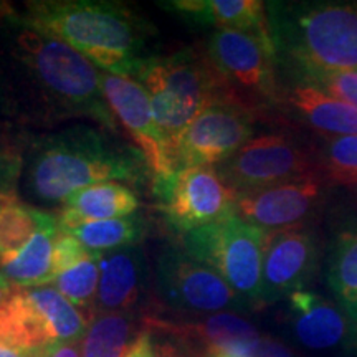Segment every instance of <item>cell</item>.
<instances>
[{"label": "cell", "mask_w": 357, "mask_h": 357, "mask_svg": "<svg viewBox=\"0 0 357 357\" xmlns=\"http://www.w3.org/2000/svg\"><path fill=\"white\" fill-rule=\"evenodd\" d=\"M109 134L75 124L37 137L24 158L25 194L40 204H61L75 192L105 182L144 185L153 178L144 155Z\"/></svg>", "instance_id": "1"}, {"label": "cell", "mask_w": 357, "mask_h": 357, "mask_svg": "<svg viewBox=\"0 0 357 357\" xmlns=\"http://www.w3.org/2000/svg\"><path fill=\"white\" fill-rule=\"evenodd\" d=\"M10 22L63 40L96 68L124 78L149 56L147 43L155 35L132 8L105 0H35Z\"/></svg>", "instance_id": "2"}, {"label": "cell", "mask_w": 357, "mask_h": 357, "mask_svg": "<svg viewBox=\"0 0 357 357\" xmlns=\"http://www.w3.org/2000/svg\"><path fill=\"white\" fill-rule=\"evenodd\" d=\"M276 70L289 83L357 70V2H266Z\"/></svg>", "instance_id": "3"}, {"label": "cell", "mask_w": 357, "mask_h": 357, "mask_svg": "<svg viewBox=\"0 0 357 357\" xmlns=\"http://www.w3.org/2000/svg\"><path fill=\"white\" fill-rule=\"evenodd\" d=\"M17 26L13 56L24 65L35 86L56 109L83 116L111 134L119 123L101 86V71L63 40Z\"/></svg>", "instance_id": "4"}, {"label": "cell", "mask_w": 357, "mask_h": 357, "mask_svg": "<svg viewBox=\"0 0 357 357\" xmlns=\"http://www.w3.org/2000/svg\"><path fill=\"white\" fill-rule=\"evenodd\" d=\"M131 79L149 95L169 146L207 108L235 102L207 55L190 48L166 56L149 55L136 66Z\"/></svg>", "instance_id": "5"}, {"label": "cell", "mask_w": 357, "mask_h": 357, "mask_svg": "<svg viewBox=\"0 0 357 357\" xmlns=\"http://www.w3.org/2000/svg\"><path fill=\"white\" fill-rule=\"evenodd\" d=\"M265 231L236 213L190 230L181 236L182 248L215 270L250 306L261 307V271Z\"/></svg>", "instance_id": "6"}, {"label": "cell", "mask_w": 357, "mask_h": 357, "mask_svg": "<svg viewBox=\"0 0 357 357\" xmlns=\"http://www.w3.org/2000/svg\"><path fill=\"white\" fill-rule=\"evenodd\" d=\"M205 55L236 105L255 113L278 102L280 82L271 40L238 30H215Z\"/></svg>", "instance_id": "7"}, {"label": "cell", "mask_w": 357, "mask_h": 357, "mask_svg": "<svg viewBox=\"0 0 357 357\" xmlns=\"http://www.w3.org/2000/svg\"><path fill=\"white\" fill-rule=\"evenodd\" d=\"M154 287L166 306L189 314L253 310L215 270L195 260L182 245H166L154 263Z\"/></svg>", "instance_id": "8"}, {"label": "cell", "mask_w": 357, "mask_h": 357, "mask_svg": "<svg viewBox=\"0 0 357 357\" xmlns=\"http://www.w3.org/2000/svg\"><path fill=\"white\" fill-rule=\"evenodd\" d=\"M215 169L235 195L289 181L323 177L318 158L296 139L276 132L252 137Z\"/></svg>", "instance_id": "9"}, {"label": "cell", "mask_w": 357, "mask_h": 357, "mask_svg": "<svg viewBox=\"0 0 357 357\" xmlns=\"http://www.w3.org/2000/svg\"><path fill=\"white\" fill-rule=\"evenodd\" d=\"M158 207L178 235L235 213V194L215 167H187L153 178Z\"/></svg>", "instance_id": "10"}, {"label": "cell", "mask_w": 357, "mask_h": 357, "mask_svg": "<svg viewBox=\"0 0 357 357\" xmlns=\"http://www.w3.org/2000/svg\"><path fill=\"white\" fill-rule=\"evenodd\" d=\"M255 113L235 102H222L200 113L169 146L172 172L213 167L230 159L252 139Z\"/></svg>", "instance_id": "11"}, {"label": "cell", "mask_w": 357, "mask_h": 357, "mask_svg": "<svg viewBox=\"0 0 357 357\" xmlns=\"http://www.w3.org/2000/svg\"><path fill=\"white\" fill-rule=\"evenodd\" d=\"M324 197V177L300 178L235 195V213L265 234L300 229Z\"/></svg>", "instance_id": "12"}, {"label": "cell", "mask_w": 357, "mask_h": 357, "mask_svg": "<svg viewBox=\"0 0 357 357\" xmlns=\"http://www.w3.org/2000/svg\"><path fill=\"white\" fill-rule=\"evenodd\" d=\"M101 86L119 126H123L144 155L154 177L172 174L169 141L159 128L147 91L131 78L101 71Z\"/></svg>", "instance_id": "13"}, {"label": "cell", "mask_w": 357, "mask_h": 357, "mask_svg": "<svg viewBox=\"0 0 357 357\" xmlns=\"http://www.w3.org/2000/svg\"><path fill=\"white\" fill-rule=\"evenodd\" d=\"M319 260V245L311 230L300 229L266 235L261 271V306L305 289Z\"/></svg>", "instance_id": "14"}, {"label": "cell", "mask_w": 357, "mask_h": 357, "mask_svg": "<svg viewBox=\"0 0 357 357\" xmlns=\"http://www.w3.org/2000/svg\"><path fill=\"white\" fill-rule=\"evenodd\" d=\"M98 268V312H132L141 305L151 281L149 261L141 243L101 253Z\"/></svg>", "instance_id": "15"}, {"label": "cell", "mask_w": 357, "mask_h": 357, "mask_svg": "<svg viewBox=\"0 0 357 357\" xmlns=\"http://www.w3.org/2000/svg\"><path fill=\"white\" fill-rule=\"evenodd\" d=\"M288 323L294 341L307 351L328 352L344 347L349 321L336 303L310 289H298L288 296Z\"/></svg>", "instance_id": "16"}, {"label": "cell", "mask_w": 357, "mask_h": 357, "mask_svg": "<svg viewBox=\"0 0 357 357\" xmlns=\"http://www.w3.org/2000/svg\"><path fill=\"white\" fill-rule=\"evenodd\" d=\"M278 102H284L306 126L324 137L357 134V108L334 100L311 84H280Z\"/></svg>", "instance_id": "17"}, {"label": "cell", "mask_w": 357, "mask_h": 357, "mask_svg": "<svg viewBox=\"0 0 357 357\" xmlns=\"http://www.w3.org/2000/svg\"><path fill=\"white\" fill-rule=\"evenodd\" d=\"M164 6L197 25L238 30L271 40L266 6L260 0H174Z\"/></svg>", "instance_id": "18"}, {"label": "cell", "mask_w": 357, "mask_h": 357, "mask_svg": "<svg viewBox=\"0 0 357 357\" xmlns=\"http://www.w3.org/2000/svg\"><path fill=\"white\" fill-rule=\"evenodd\" d=\"M56 220L60 230H70L86 222L111 220L132 215L139 208L136 192L119 182H105L82 189L66 197Z\"/></svg>", "instance_id": "19"}, {"label": "cell", "mask_w": 357, "mask_h": 357, "mask_svg": "<svg viewBox=\"0 0 357 357\" xmlns=\"http://www.w3.org/2000/svg\"><path fill=\"white\" fill-rule=\"evenodd\" d=\"M58 235L60 225L56 217L50 215L20 252L0 260V273L20 289L50 287L56 278L53 252Z\"/></svg>", "instance_id": "20"}, {"label": "cell", "mask_w": 357, "mask_h": 357, "mask_svg": "<svg viewBox=\"0 0 357 357\" xmlns=\"http://www.w3.org/2000/svg\"><path fill=\"white\" fill-rule=\"evenodd\" d=\"M24 291L47 326L53 344L82 342L91 318H86L79 307L66 300L55 287L26 288Z\"/></svg>", "instance_id": "21"}, {"label": "cell", "mask_w": 357, "mask_h": 357, "mask_svg": "<svg viewBox=\"0 0 357 357\" xmlns=\"http://www.w3.org/2000/svg\"><path fill=\"white\" fill-rule=\"evenodd\" d=\"M0 342L29 351H40L53 344L47 326L26 300L24 289L17 288L0 306Z\"/></svg>", "instance_id": "22"}, {"label": "cell", "mask_w": 357, "mask_h": 357, "mask_svg": "<svg viewBox=\"0 0 357 357\" xmlns=\"http://www.w3.org/2000/svg\"><path fill=\"white\" fill-rule=\"evenodd\" d=\"M139 334L132 312H95L79 342L82 357H123Z\"/></svg>", "instance_id": "23"}, {"label": "cell", "mask_w": 357, "mask_h": 357, "mask_svg": "<svg viewBox=\"0 0 357 357\" xmlns=\"http://www.w3.org/2000/svg\"><path fill=\"white\" fill-rule=\"evenodd\" d=\"M63 231L73 235L89 252L106 253L129 245H139L147 235V222L141 213H132L111 220L86 222Z\"/></svg>", "instance_id": "24"}, {"label": "cell", "mask_w": 357, "mask_h": 357, "mask_svg": "<svg viewBox=\"0 0 357 357\" xmlns=\"http://www.w3.org/2000/svg\"><path fill=\"white\" fill-rule=\"evenodd\" d=\"M328 283L346 316L357 311V231H342L333 245Z\"/></svg>", "instance_id": "25"}, {"label": "cell", "mask_w": 357, "mask_h": 357, "mask_svg": "<svg viewBox=\"0 0 357 357\" xmlns=\"http://www.w3.org/2000/svg\"><path fill=\"white\" fill-rule=\"evenodd\" d=\"M52 213L7 197L0 205V260L20 252Z\"/></svg>", "instance_id": "26"}, {"label": "cell", "mask_w": 357, "mask_h": 357, "mask_svg": "<svg viewBox=\"0 0 357 357\" xmlns=\"http://www.w3.org/2000/svg\"><path fill=\"white\" fill-rule=\"evenodd\" d=\"M100 257L101 253L91 252L83 260L58 275L53 281V287L63 294L66 300L73 303L83 312L91 311L93 316H95L93 311L96 310L98 283H100V268H98Z\"/></svg>", "instance_id": "27"}, {"label": "cell", "mask_w": 357, "mask_h": 357, "mask_svg": "<svg viewBox=\"0 0 357 357\" xmlns=\"http://www.w3.org/2000/svg\"><path fill=\"white\" fill-rule=\"evenodd\" d=\"M318 159L324 178L339 185L357 187V134L324 137Z\"/></svg>", "instance_id": "28"}, {"label": "cell", "mask_w": 357, "mask_h": 357, "mask_svg": "<svg viewBox=\"0 0 357 357\" xmlns=\"http://www.w3.org/2000/svg\"><path fill=\"white\" fill-rule=\"evenodd\" d=\"M321 89L328 96L357 108V70L331 71V73H316L301 82Z\"/></svg>", "instance_id": "29"}, {"label": "cell", "mask_w": 357, "mask_h": 357, "mask_svg": "<svg viewBox=\"0 0 357 357\" xmlns=\"http://www.w3.org/2000/svg\"><path fill=\"white\" fill-rule=\"evenodd\" d=\"M24 158L6 139H0V197H17Z\"/></svg>", "instance_id": "30"}, {"label": "cell", "mask_w": 357, "mask_h": 357, "mask_svg": "<svg viewBox=\"0 0 357 357\" xmlns=\"http://www.w3.org/2000/svg\"><path fill=\"white\" fill-rule=\"evenodd\" d=\"M89 253L91 252L84 248L73 235L60 230V235H58L55 242V252H53V266H55V275L58 276L60 273H63L65 270H68V268L73 266L75 263L83 260V258L89 255Z\"/></svg>", "instance_id": "31"}, {"label": "cell", "mask_w": 357, "mask_h": 357, "mask_svg": "<svg viewBox=\"0 0 357 357\" xmlns=\"http://www.w3.org/2000/svg\"><path fill=\"white\" fill-rule=\"evenodd\" d=\"M123 357H158V347L149 331H141L132 346Z\"/></svg>", "instance_id": "32"}, {"label": "cell", "mask_w": 357, "mask_h": 357, "mask_svg": "<svg viewBox=\"0 0 357 357\" xmlns=\"http://www.w3.org/2000/svg\"><path fill=\"white\" fill-rule=\"evenodd\" d=\"M42 357H82V347L79 342L52 344L42 351Z\"/></svg>", "instance_id": "33"}, {"label": "cell", "mask_w": 357, "mask_h": 357, "mask_svg": "<svg viewBox=\"0 0 357 357\" xmlns=\"http://www.w3.org/2000/svg\"><path fill=\"white\" fill-rule=\"evenodd\" d=\"M155 347H158V357H194L181 344L172 341V339L159 342V344H155Z\"/></svg>", "instance_id": "34"}, {"label": "cell", "mask_w": 357, "mask_h": 357, "mask_svg": "<svg viewBox=\"0 0 357 357\" xmlns=\"http://www.w3.org/2000/svg\"><path fill=\"white\" fill-rule=\"evenodd\" d=\"M349 321V336H347L346 351L352 357H357V311L347 316Z\"/></svg>", "instance_id": "35"}, {"label": "cell", "mask_w": 357, "mask_h": 357, "mask_svg": "<svg viewBox=\"0 0 357 357\" xmlns=\"http://www.w3.org/2000/svg\"><path fill=\"white\" fill-rule=\"evenodd\" d=\"M37 354L38 351L22 349V347L0 342V357H35Z\"/></svg>", "instance_id": "36"}, {"label": "cell", "mask_w": 357, "mask_h": 357, "mask_svg": "<svg viewBox=\"0 0 357 357\" xmlns=\"http://www.w3.org/2000/svg\"><path fill=\"white\" fill-rule=\"evenodd\" d=\"M12 109V98L8 95V88L3 78L2 71H0V114H8Z\"/></svg>", "instance_id": "37"}, {"label": "cell", "mask_w": 357, "mask_h": 357, "mask_svg": "<svg viewBox=\"0 0 357 357\" xmlns=\"http://www.w3.org/2000/svg\"><path fill=\"white\" fill-rule=\"evenodd\" d=\"M15 291H17V288L13 287L10 281L6 278V276L0 273V306H2L3 303H6Z\"/></svg>", "instance_id": "38"}, {"label": "cell", "mask_w": 357, "mask_h": 357, "mask_svg": "<svg viewBox=\"0 0 357 357\" xmlns=\"http://www.w3.org/2000/svg\"><path fill=\"white\" fill-rule=\"evenodd\" d=\"M42 351H43V349H40V351H38V354L35 356V357H42Z\"/></svg>", "instance_id": "39"}, {"label": "cell", "mask_w": 357, "mask_h": 357, "mask_svg": "<svg viewBox=\"0 0 357 357\" xmlns=\"http://www.w3.org/2000/svg\"><path fill=\"white\" fill-rule=\"evenodd\" d=\"M2 200H3V197H0V205H2Z\"/></svg>", "instance_id": "40"}]
</instances>
